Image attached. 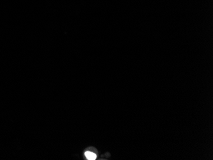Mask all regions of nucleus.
I'll list each match as a JSON object with an SVG mask.
<instances>
[{"mask_svg":"<svg viewBox=\"0 0 213 160\" xmlns=\"http://www.w3.org/2000/svg\"><path fill=\"white\" fill-rule=\"evenodd\" d=\"M85 156L87 159L94 160L96 158V154L91 151H86L85 153Z\"/></svg>","mask_w":213,"mask_h":160,"instance_id":"obj_1","label":"nucleus"}]
</instances>
